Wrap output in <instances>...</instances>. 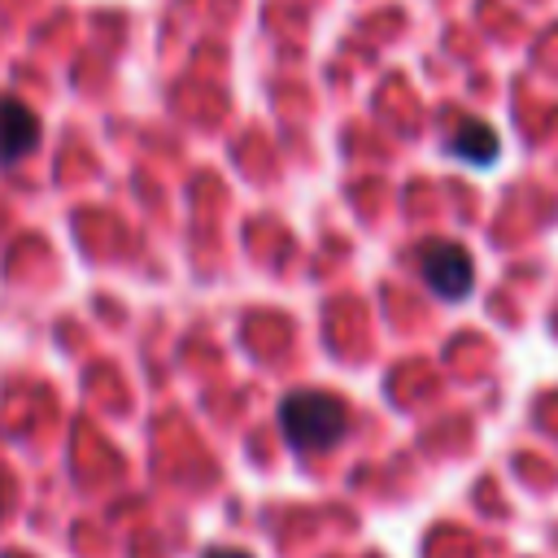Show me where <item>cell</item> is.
<instances>
[{
  "instance_id": "cell-1",
  "label": "cell",
  "mask_w": 558,
  "mask_h": 558,
  "mask_svg": "<svg viewBox=\"0 0 558 558\" xmlns=\"http://www.w3.org/2000/svg\"><path fill=\"white\" fill-rule=\"evenodd\" d=\"M279 432L292 449L301 453H318L340 445V436L349 432V405L331 392H288L279 401Z\"/></svg>"
},
{
  "instance_id": "cell-2",
  "label": "cell",
  "mask_w": 558,
  "mask_h": 558,
  "mask_svg": "<svg viewBox=\"0 0 558 558\" xmlns=\"http://www.w3.org/2000/svg\"><path fill=\"white\" fill-rule=\"evenodd\" d=\"M418 270H423V283L445 296V301H462L475 283V266H471V253L449 244V240H432L418 248Z\"/></svg>"
},
{
  "instance_id": "cell-3",
  "label": "cell",
  "mask_w": 558,
  "mask_h": 558,
  "mask_svg": "<svg viewBox=\"0 0 558 558\" xmlns=\"http://www.w3.org/2000/svg\"><path fill=\"white\" fill-rule=\"evenodd\" d=\"M39 140V118L17 105V100H0V161L13 166L22 161Z\"/></svg>"
},
{
  "instance_id": "cell-4",
  "label": "cell",
  "mask_w": 558,
  "mask_h": 558,
  "mask_svg": "<svg viewBox=\"0 0 558 558\" xmlns=\"http://www.w3.org/2000/svg\"><path fill=\"white\" fill-rule=\"evenodd\" d=\"M449 148H453L462 161H471V166H493V161H497V153H501V140H497V131H493L488 122L466 118V122H458V131H453V140H449Z\"/></svg>"
},
{
  "instance_id": "cell-5",
  "label": "cell",
  "mask_w": 558,
  "mask_h": 558,
  "mask_svg": "<svg viewBox=\"0 0 558 558\" xmlns=\"http://www.w3.org/2000/svg\"><path fill=\"white\" fill-rule=\"evenodd\" d=\"M205 558H253L248 549H209Z\"/></svg>"
}]
</instances>
